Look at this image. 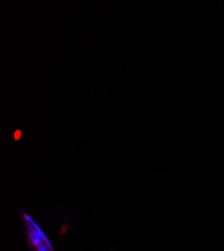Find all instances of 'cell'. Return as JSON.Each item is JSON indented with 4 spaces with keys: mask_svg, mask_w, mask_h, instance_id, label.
<instances>
[{
    "mask_svg": "<svg viewBox=\"0 0 224 251\" xmlns=\"http://www.w3.org/2000/svg\"><path fill=\"white\" fill-rule=\"evenodd\" d=\"M23 222L25 228L26 237L34 251H53L52 245L43 228L30 215L23 212Z\"/></svg>",
    "mask_w": 224,
    "mask_h": 251,
    "instance_id": "1",
    "label": "cell"
}]
</instances>
